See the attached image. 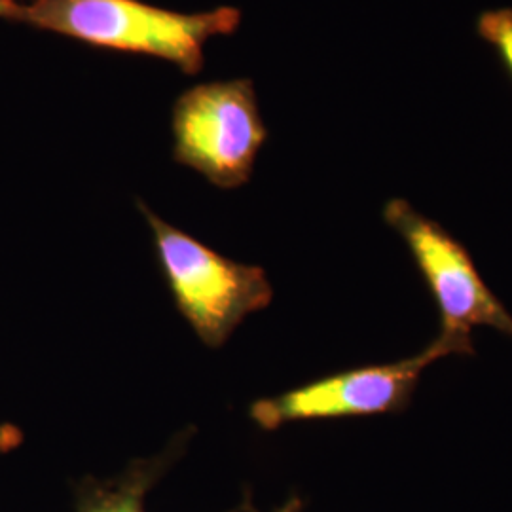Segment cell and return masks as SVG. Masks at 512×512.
<instances>
[{"instance_id": "6da1fadb", "label": "cell", "mask_w": 512, "mask_h": 512, "mask_svg": "<svg viewBox=\"0 0 512 512\" xmlns=\"http://www.w3.org/2000/svg\"><path fill=\"white\" fill-rule=\"evenodd\" d=\"M6 21L73 38L99 50L164 59L184 74L205 65V44L239 29L238 8L183 14L143 0H21Z\"/></svg>"}, {"instance_id": "8992f818", "label": "cell", "mask_w": 512, "mask_h": 512, "mask_svg": "<svg viewBox=\"0 0 512 512\" xmlns=\"http://www.w3.org/2000/svg\"><path fill=\"white\" fill-rule=\"evenodd\" d=\"M196 435L194 427H186L175 435L164 452L152 458L133 459L128 467L112 478L84 476L74 484L76 512H147V494L183 458ZM230 512H241L232 509Z\"/></svg>"}, {"instance_id": "ba28073f", "label": "cell", "mask_w": 512, "mask_h": 512, "mask_svg": "<svg viewBox=\"0 0 512 512\" xmlns=\"http://www.w3.org/2000/svg\"><path fill=\"white\" fill-rule=\"evenodd\" d=\"M23 444V433L16 425L10 423H0V452H12Z\"/></svg>"}, {"instance_id": "30bf717a", "label": "cell", "mask_w": 512, "mask_h": 512, "mask_svg": "<svg viewBox=\"0 0 512 512\" xmlns=\"http://www.w3.org/2000/svg\"><path fill=\"white\" fill-rule=\"evenodd\" d=\"M21 0H0V18L4 19V16L8 14V10L14 6V4H18Z\"/></svg>"}, {"instance_id": "7a4b0ae2", "label": "cell", "mask_w": 512, "mask_h": 512, "mask_svg": "<svg viewBox=\"0 0 512 512\" xmlns=\"http://www.w3.org/2000/svg\"><path fill=\"white\" fill-rule=\"evenodd\" d=\"M137 207L152 230L158 266L175 308L203 346L222 348L247 315L270 306L274 287L260 266L220 255L145 203L137 202Z\"/></svg>"}, {"instance_id": "52a82bcc", "label": "cell", "mask_w": 512, "mask_h": 512, "mask_svg": "<svg viewBox=\"0 0 512 512\" xmlns=\"http://www.w3.org/2000/svg\"><path fill=\"white\" fill-rule=\"evenodd\" d=\"M476 29L478 35L494 48L512 80V8L484 12L478 18Z\"/></svg>"}, {"instance_id": "9c48e42d", "label": "cell", "mask_w": 512, "mask_h": 512, "mask_svg": "<svg viewBox=\"0 0 512 512\" xmlns=\"http://www.w3.org/2000/svg\"><path fill=\"white\" fill-rule=\"evenodd\" d=\"M239 509H241V512H260L256 509L255 505H253V495H251L249 490L245 492L243 501L239 503ZM302 509H304V501H302L298 495H293V497H289L279 509H275L274 512H302Z\"/></svg>"}, {"instance_id": "5b68a950", "label": "cell", "mask_w": 512, "mask_h": 512, "mask_svg": "<svg viewBox=\"0 0 512 512\" xmlns=\"http://www.w3.org/2000/svg\"><path fill=\"white\" fill-rule=\"evenodd\" d=\"M384 219L404 239L425 277L439 306L442 334L471 338L475 327H492L512 336L511 313L484 283L458 239L404 200L387 203Z\"/></svg>"}, {"instance_id": "277c9868", "label": "cell", "mask_w": 512, "mask_h": 512, "mask_svg": "<svg viewBox=\"0 0 512 512\" xmlns=\"http://www.w3.org/2000/svg\"><path fill=\"white\" fill-rule=\"evenodd\" d=\"M473 353L471 338L440 332L431 346L414 357L387 365L359 366L294 387L251 404L249 418L262 431L294 421L340 420L395 414L404 410L420 382L421 372L446 355Z\"/></svg>"}, {"instance_id": "3957f363", "label": "cell", "mask_w": 512, "mask_h": 512, "mask_svg": "<svg viewBox=\"0 0 512 512\" xmlns=\"http://www.w3.org/2000/svg\"><path fill=\"white\" fill-rule=\"evenodd\" d=\"M171 131L173 160L222 190L249 183L256 156L268 141L249 78L205 82L181 93Z\"/></svg>"}]
</instances>
